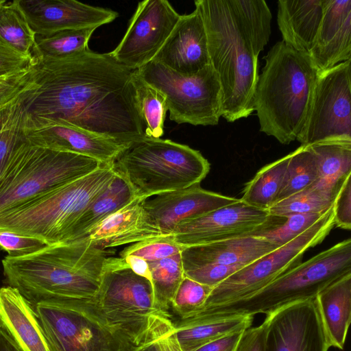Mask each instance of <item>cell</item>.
I'll list each match as a JSON object with an SVG mask.
<instances>
[{
    "mask_svg": "<svg viewBox=\"0 0 351 351\" xmlns=\"http://www.w3.org/2000/svg\"><path fill=\"white\" fill-rule=\"evenodd\" d=\"M34 60L37 86L24 100L27 112L61 119L127 145L145 136L134 71L110 52L89 49L66 57L37 56Z\"/></svg>",
    "mask_w": 351,
    "mask_h": 351,
    "instance_id": "6da1fadb",
    "label": "cell"
},
{
    "mask_svg": "<svg viewBox=\"0 0 351 351\" xmlns=\"http://www.w3.org/2000/svg\"><path fill=\"white\" fill-rule=\"evenodd\" d=\"M206 32L210 64L221 86L228 122L254 111L258 56L271 35V13L263 0H196Z\"/></svg>",
    "mask_w": 351,
    "mask_h": 351,
    "instance_id": "7a4b0ae2",
    "label": "cell"
},
{
    "mask_svg": "<svg viewBox=\"0 0 351 351\" xmlns=\"http://www.w3.org/2000/svg\"><path fill=\"white\" fill-rule=\"evenodd\" d=\"M106 250L84 238L53 245L1 261L8 286L16 289L33 307L52 299H93L110 256Z\"/></svg>",
    "mask_w": 351,
    "mask_h": 351,
    "instance_id": "3957f363",
    "label": "cell"
},
{
    "mask_svg": "<svg viewBox=\"0 0 351 351\" xmlns=\"http://www.w3.org/2000/svg\"><path fill=\"white\" fill-rule=\"evenodd\" d=\"M263 59L254 96L260 131L288 145L303 128L319 71L309 56L282 40Z\"/></svg>",
    "mask_w": 351,
    "mask_h": 351,
    "instance_id": "277c9868",
    "label": "cell"
},
{
    "mask_svg": "<svg viewBox=\"0 0 351 351\" xmlns=\"http://www.w3.org/2000/svg\"><path fill=\"white\" fill-rule=\"evenodd\" d=\"M112 165L0 214V228L32 237L47 245L68 243L73 229L91 201L113 180Z\"/></svg>",
    "mask_w": 351,
    "mask_h": 351,
    "instance_id": "5b68a950",
    "label": "cell"
},
{
    "mask_svg": "<svg viewBox=\"0 0 351 351\" xmlns=\"http://www.w3.org/2000/svg\"><path fill=\"white\" fill-rule=\"evenodd\" d=\"M112 167L143 200L200 184L210 171V163L199 151L169 139L146 136L129 145Z\"/></svg>",
    "mask_w": 351,
    "mask_h": 351,
    "instance_id": "8992f818",
    "label": "cell"
},
{
    "mask_svg": "<svg viewBox=\"0 0 351 351\" xmlns=\"http://www.w3.org/2000/svg\"><path fill=\"white\" fill-rule=\"evenodd\" d=\"M94 302L106 324L132 346L171 322L169 313L158 307L150 280L121 257L108 258Z\"/></svg>",
    "mask_w": 351,
    "mask_h": 351,
    "instance_id": "52a82bcc",
    "label": "cell"
},
{
    "mask_svg": "<svg viewBox=\"0 0 351 351\" xmlns=\"http://www.w3.org/2000/svg\"><path fill=\"white\" fill-rule=\"evenodd\" d=\"M350 273L351 239H348L300 263L254 294L232 303L203 308L197 314L266 315L289 304L315 298L326 286Z\"/></svg>",
    "mask_w": 351,
    "mask_h": 351,
    "instance_id": "ba28073f",
    "label": "cell"
},
{
    "mask_svg": "<svg viewBox=\"0 0 351 351\" xmlns=\"http://www.w3.org/2000/svg\"><path fill=\"white\" fill-rule=\"evenodd\" d=\"M102 165L77 154L34 145L24 137L0 177V214L86 176Z\"/></svg>",
    "mask_w": 351,
    "mask_h": 351,
    "instance_id": "9c48e42d",
    "label": "cell"
},
{
    "mask_svg": "<svg viewBox=\"0 0 351 351\" xmlns=\"http://www.w3.org/2000/svg\"><path fill=\"white\" fill-rule=\"evenodd\" d=\"M49 351H128L93 299H52L34 306Z\"/></svg>",
    "mask_w": 351,
    "mask_h": 351,
    "instance_id": "30bf717a",
    "label": "cell"
},
{
    "mask_svg": "<svg viewBox=\"0 0 351 351\" xmlns=\"http://www.w3.org/2000/svg\"><path fill=\"white\" fill-rule=\"evenodd\" d=\"M136 71L145 82L165 95L171 121L204 126L219 123L221 86L210 64L196 73L182 74L152 60Z\"/></svg>",
    "mask_w": 351,
    "mask_h": 351,
    "instance_id": "8fae6325",
    "label": "cell"
},
{
    "mask_svg": "<svg viewBox=\"0 0 351 351\" xmlns=\"http://www.w3.org/2000/svg\"><path fill=\"white\" fill-rule=\"evenodd\" d=\"M334 226L332 206L293 240L249 263L214 287L201 310L237 302L259 291L302 263L304 254L321 243Z\"/></svg>",
    "mask_w": 351,
    "mask_h": 351,
    "instance_id": "7c38bea8",
    "label": "cell"
},
{
    "mask_svg": "<svg viewBox=\"0 0 351 351\" xmlns=\"http://www.w3.org/2000/svg\"><path fill=\"white\" fill-rule=\"evenodd\" d=\"M296 140L311 145L351 141V60L319 73L306 121Z\"/></svg>",
    "mask_w": 351,
    "mask_h": 351,
    "instance_id": "4fadbf2b",
    "label": "cell"
},
{
    "mask_svg": "<svg viewBox=\"0 0 351 351\" xmlns=\"http://www.w3.org/2000/svg\"><path fill=\"white\" fill-rule=\"evenodd\" d=\"M180 16L166 0L138 2L125 35L110 54L130 70L139 69L153 60Z\"/></svg>",
    "mask_w": 351,
    "mask_h": 351,
    "instance_id": "5bb4252c",
    "label": "cell"
},
{
    "mask_svg": "<svg viewBox=\"0 0 351 351\" xmlns=\"http://www.w3.org/2000/svg\"><path fill=\"white\" fill-rule=\"evenodd\" d=\"M23 135L34 145L77 154L103 165H112L129 146L114 138L75 126L63 119L35 116L27 110Z\"/></svg>",
    "mask_w": 351,
    "mask_h": 351,
    "instance_id": "9a60e30c",
    "label": "cell"
},
{
    "mask_svg": "<svg viewBox=\"0 0 351 351\" xmlns=\"http://www.w3.org/2000/svg\"><path fill=\"white\" fill-rule=\"evenodd\" d=\"M269 215L267 210L238 202L179 223L171 234L182 248L248 236Z\"/></svg>",
    "mask_w": 351,
    "mask_h": 351,
    "instance_id": "2e32d148",
    "label": "cell"
},
{
    "mask_svg": "<svg viewBox=\"0 0 351 351\" xmlns=\"http://www.w3.org/2000/svg\"><path fill=\"white\" fill-rule=\"evenodd\" d=\"M266 315L267 351H328L330 348L315 298L289 304Z\"/></svg>",
    "mask_w": 351,
    "mask_h": 351,
    "instance_id": "e0dca14e",
    "label": "cell"
},
{
    "mask_svg": "<svg viewBox=\"0 0 351 351\" xmlns=\"http://www.w3.org/2000/svg\"><path fill=\"white\" fill-rule=\"evenodd\" d=\"M19 6L36 35L99 27L115 20L110 9L75 0H19Z\"/></svg>",
    "mask_w": 351,
    "mask_h": 351,
    "instance_id": "ac0fdd59",
    "label": "cell"
},
{
    "mask_svg": "<svg viewBox=\"0 0 351 351\" xmlns=\"http://www.w3.org/2000/svg\"><path fill=\"white\" fill-rule=\"evenodd\" d=\"M205 190L200 184L162 193L142 201L149 217L162 236L171 235L183 221L196 218L239 201Z\"/></svg>",
    "mask_w": 351,
    "mask_h": 351,
    "instance_id": "d6986e66",
    "label": "cell"
},
{
    "mask_svg": "<svg viewBox=\"0 0 351 351\" xmlns=\"http://www.w3.org/2000/svg\"><path fill=\"white\" fill-rule=\"evenodd\" d=\"M153 60L182 74L196 73L210 64L205 26L196 8L180 16Z\"/></svg>",
    "mask_w": 351,
    "mask_h": 351,
    "instance_id": "ffe728a7",
    "label": "cell"
},
{
    "mask_svg": "<svg viewBox=\"0 0 351 351\" xmlns=\"http://www.w3.org/2000/svg\"><path fill=\"white\" fill-rule=\"evenodd\" d=\"M309 58L319 73L351 60V0H324Z\"/></svg>",
    "mask_w": 351,
    "mask_h": 351,
    "instance_id": "44dd1931",
    "label": "cell"
},
{
    "mask_svg": "<svg viewBox=\"0 0 351 351\" xmlns=\"http://www.w3.org/2000/svg\"><path fill=\"white\" fill-rule=\"evenodd\" d=\"M278 247L264 239L245 236L185 247L180 255L184 272L208 265L245 266Z\"/></svg>",
    "mask_w": 351,
    "mask_h": 351,
    "instance_id": "7402d4cb",
    "label": "cell"
},
{
    "mask_svg": "<svg viewBox=\"0 0 351 351\" xmlns=\"http://www.w3.org/2000/svg\"><path fill=\"white\" fill-rule=\"evenodd\" d=\"M137 198L98 225L86 237L95 247H110L133 244L162 236Z\"/></svg>",
    "mask_w": 351,
    "mask_h": 351,
    "instance_id": "603a6c76",
    "label": "cell"
},
{
    "mask_svg": "<svg viewBox=\"0 0 351 351\" xmlns=\"http://www.w3.org/2000/svg\"><path fill=\"white\" fill-rule=\"evenodd\" d=\"M324 12V0H279L277 22L282 41L309 56Z\"/></svg>",
    "mask_w": 351,
    "mask_h": 351,
    "instance_id": "cb8c5ba5",
    "label": "cell"
},
{
    "mask_svg": "<svg viewBox=\"0 0 351 351\" xmlns=\"http://www.w3.org/2000/svg\"><path fill=\"white\" fill-rule=\"evenodd\" d=\"M0 324L23 351H49L33 306L10 286L0 289Z\"/></svg>",
    "mask_w": 351,
    "mask_h": 351,
    "instance_id": "d4e9b609",
    "label": "cell"
},
{
    "mask_svg": "<svg viewBox=\"0 0 351 351\" xmlns=\"http://www.w3.org/2000/svg\"><path fill=\"white\" fill-rule=\"evenodd\" d=\"M254 316L216 317L197 314L173 322L171 333L182 351H195L203 346L252 326Z\"/></svg>",
    "mask_w": 351,
    "mask_h": 351,
    "instance_id": "484cf974",
    "label": "cell"
},
{
    "mask_svg": "<svg viewBox=\"0 0 351 351\" xmlns=\"http://www.w3.org/2000/svg\"><path fill=\"white\" fill-rule=\"evenodd\" d=\"M315 300L330 347L343 350L351 321V273L321 290Z\"/></svg>",
    "mask_w": 351,
    "mask_h": 351,
    "instance_id": "4316f807",
    "label": "cell"
},
{
    "mask_svg": "<svg viewBox=\"0 0 351 351\" xmlns=\"http://www.w3.org/2000/svg\"><path fill=\"white\" fill-rule=\"evenodd\" d=\"M137 198L128 182L116 173L109 185L91 201L80 217L69 242L86 237L105 219Z\"/></svg>",
    "mask_w": 351,
    "mask_h": 351,
    "instance_id": "83f0119b",
    "label": "cell"
},
{
    "mask_svg": "<svg viewBox=\"0 0 351 351\" xmlns=\"http://www.w3.org/2000/svg\"><path fill=\"white\" fill-rule=\"evenodd\" d=\"M307 146L317 162L319 178L315 184L327 189H339L351 174V141L332 140Z\"/></svg>",
    "mask_w": 351,
    "mask_h": 351,
    "instance_id": "f1b7e54d",
    "label": "cell"
},
{
    "mask_svg": "<svg viewBox=\"0 0 351 351\" xmlns=\"http://www.w3.org/2000/svg\"><path fill=\"white\" fill-rule=\"evenodd\" d=\"M289 158L290 154L262 167L245 184L240 199L249 206L268 211L276 201Z\"/></svg>",
    "mask_w": 351,
    "mask_h": 351,
    "instance_id": "f546056e",
    "label": "cell"
},
{
    "mask_svg": "<svg viewBox=\"0 0 351 351\" xmlns=\"http://www.w3.org/2000/svg\"><path fill=\"white\" fill-rule=\"evenodd\" d=\"M324 213L269 214L265 221L248 236L264 239L281 247L308 229Z\"/></svg>",
    "mask_w": 351,
    "mask_h": 351,
    "instance_id": "4dcf8cb0",
    "label": "cell"
},
{
    "mask_svg": "<svg viewBox=\"0 0 351 351\" xmlns=\"http://www.w3.org/2000/svg\"><path fill=\"white\" fill-rule=\"evenodd\" d=\"M0 36L19 51L34 58L36 35L23 14L19 0H3L0 5Z\"/></svg>",
    "mask_w": 351,
    "mask_h": 351,
    "instance_id": "1f68e13d",
    "label": "cell"
},
{
    "mask_svg": "<svg viewBox=\"0 0 351 351\" xmlns=\"http://www.w3.org/2000/svg\"><path fill=\"white\" fill-rule=\"evenodd\" d=\"M133 82L140 115L145 125V135L160 138L164 134V122L168 110L165 95L145 82L134 71Z\"/></svg>",
    "mask_w": 351,
    "mask_h": 351,
    "instance_id": "d6a6232c",
    "label": "cell"
},
{
    "mask_svg": "<svg viewBox=\"0 0 351 351\" xmlns=\"http://www.w3.org/2000/svg\"><path fill=\"white\" fill-rule=\"evenodd\" d=\"M339 189H327L313 183L305 189L276 202L268 209V213L272 215L324 213L332 206Z\"/></svg>",
    "mask_w": 351,
    "mask_h": 351,
    "instance_id": "836d02e7",
    "label": "cell"
},
{
    "mask_svg": "<svg viewBox=\"0 0 351 351\" xmlns=\"http://www.w3.org/2000/svg\"><path fill=\"white\" fill-rule=\"evenodd\" d=\"M148 266L156 303L162 311L169 313L173 295L184 277L180 253L148 262Z\"/></svg>",
    "mask_w": 351,
    "mask_h": 351,
    "instance_id": "e575fe53",
    "label": "cell"
},
{
    "mask_svg": "<svg viewBox=\"0 0 351 351\" xmlns=\"http://www.w3.org/2000/svg\"><path fill=\"white\" fill-rule=\"evenodd\" d=\"M318 178V166L315 154L308 146H300L290 153V158L276 202L305 189L315 183Z\"/></svg>",
    "mask_w": 351,
    "mask_h": 351,
    "instance_id": "d590c367",
    "label": "cell"
},
{
    "mask_svg": "<svg viewBox=\"0 0 351 351\" xmlns=\"http://www.w3.org/2000/svg\"><path fill=\"white\" fill-rule=\"evenodd\" d=\"M97 27L69 29L47 35H36L34 58H61L89 49L88 41Z\"/></svg>",
    "mask_w": 351,
    "mask_h": 351,
    "instance_id": "8d00e7d4",
    "label": "cell"
},
{
    "mask_svg": "<svg viewBox=\"0 0 351 351\" xmlns=\"http://www.w3.org/2000/svg\"><path fill=\"white\" fill-rule=\"evenodd\" d=\"M29 92L0 111V177L14 149L24 138V100Z\"/></svg>",
    "mask_w": 351,
    "mask_h": 351,
    "instance_id": "74e56055",
    "label": "cell"
},
{
    "mask_svg": "<svg viewBox=\"0 0 351 351\" xmlns=\"http://www.w3.org/2000/svg\"><path fill=\"white\" fill-rule=\"evenodd\" d=\"M213 289L184 276L173 295L171 308L180 319L191 317L203 308Z\"/></svg>",
    "mask_w": 351,
    "mask_h": 351,
    "instance_id": "f35d334b",
    "label": "cell"
},
{
    "mask_svg": "<svg viewBox=\"0 0 351 351\" xmlns=\"http://www.w3.org/2000/svg\"><path fill=\"white\" fill-rule=\"evenodd\" d=\"M182 250V247L169 235L148 239L131 244L119 254L121 258L134 256L147 262H152L180 254Z\"/></svg>",
    "mask_w": 351,
    "mask_h": 351,
    "instance_id": "ab89813d",
    "label": "cell"
},
{
    "mask_svg": "<svg viewBox=\"0 0 351 351\" xmlns=\"http://www.w3.org/2000/svg\"><path fill=\"white\" fill-rule=\"evenodd\" d=\"M48 245L45 241L0 228V248L10 257H20L37 252Z\"/></svg>",
    "mask_w": 351,
    "mask_h": 351,
    "instance_id": "60d3db41",
    "label": "cell"
},
{
    "mask_svg": "<svg viewBox=\"0 0 351 351\" xmlns=\"http://www.w3.org/2000/svg\"><path fill=\"white\" fill-rule=\"evenodd\" d=\"M34 62L32 57L19 51L0 36V77L21 72Z\"/></svg>",
    "mask_w": 351,
    "mask_h": 351,
    "instance_id": "b9f144b4",
    "label": "cell"
},
{
    "mask_svg": "<svg viewBox=\"0 0 351 351\" xmlns=\"http://www.w3.org/2000/svg\"><path fill=\"white\" fill-rule=\"evenodd\" d=\"M243 267L241 265H208L184 271V274L193 280L214 288Z\"/></svg>",
    "mask_w": 351,
    "mask_h": 351,
    "instance_id": "7bdbcfd3",
    "label": "cell"
},
{
    "mask_svg": "<svg viewBox=\"0 0 351 351\" xmlns=\"http://www.w3.org/2000/svg\"><path fill=\"white\" fill-rule=\"evenodd\" d=\"M350 176L343 181L332 206L335 226L348 230L351 229Z\"/></svg>",
    "mask_w": 351,
    "mask_h": 351,
    "instance_id": "ee69618b",
    "label": "cell"
},
{
    "mask_svg": "<svg viewBox=\"0 0 351 351\" xmlns=\"http://www.w3.org/2000/svg\"><path fill=\"white\" fill-rule=\"evenodd\" d=\"M36 86L32 65L31 70L20 78L0 86V111L15 102L27 92L34 89Z\"/></svg>",
    "mask_w": 351,
    "mask_h": 351,
    "instance_id": "f6af8a7d",
    "label": "cell"
},
{
    "mask_svg": "<svg viewBox=\"0 0 351 351\" xmlns=\"http://www.w3.org/2000/svg\"><path fill=\"white\" fill-rule=\"evenodd\" d=\"M269 317L258 326L245 330L234 351H267V336Z\"/></svg>",
    "mask_w": 351,
    "mask_h": 351,
    "instance_id": "bcb514c9",
    "label": "cell"
},
{
    "mask_svg": "<svg viewBox=\"0 0 351 351\" xmlns=\"http://www.w3.org/2000/svg\"><path fill=\"white\" fill-rule=\"evenodd\" d=\"M243 331L237 332L203 346L195 351H234Z\"/></svg>",
    "mask_w": 351,
    "mask_h": 351,
    "instance_id": "7dc6e473",
    "label": "cell"
},
{
    "mask_svg": "<svg viewBox=\"0 0 351 351\" xmlns=\"http://www.w3.org/2000/svg\"><path fill=\"white\" fill-rule=\"evenodd\" d=\"M172 328L156 332L150 336L143 343L138 346L140 351H169L167 343V335Z\"/></svg>",
    "mask_w": 351,
    "mask_h": 351,
    "instance_id": "c3c4849f",
    "label": "cell"
},
{
    "mask_svg": "<svg viewBox=\"0 0 351 351\" xmlns=\"http://www.w3.org/2000/svg\"><path fill=\"white\" fill-rule=\"evenodd\" d=\"M122 258L134 272L149 280L150 276L147 261L134 256H128Z\"/></svg>",
    "mask_w": 351,
    "mask_h": 351,
    "instance_id": "681fc988",
    "label": "cell"
},
{
    "mask_svg": "<svg viewBox=\"0 0 351 351\" xmlns=\"http://www.w3.org/2000/svg\"><path fill=\"white\" fill-rule=\"evenodd\" d=\"M0 351H23L1 324Z\"/></svg>",
    "mask_w": 351,
    "mask_h": 351,
    "instance_id": "f907efd6",
    "label": "cell"
},
{
    "mask_svg": "<svg viewBox=\"0 0 351 351\" xmlns=\"http://www.w3.org/2000/svg\"><path fill=\"white\" fill-rule=\"evenodd\" d=\"M32 67V66L19 73L0 77V86L8 84L20 78L21 77L26 74L27 72H29L31 70Z\"/></svg>",
    "mask_w": 351,
    "mask_h": 351,
    "instance_id": "816d5d0a",
    "label": "cell"
},
{
    "mask_svg": "<svg viewBox=\"0 0 351 351\" xmlns=\"http://www.w3.org/2000/svg\"><path fill=\"white\" fill-rule=\"evenodd\" d=\"M167 340L169 351H182L171 331L167 335Z\"/></svg>",
    "mask_w": 351,
    "mask_h": 351,
    "instance_id": "f5cc1de1",
    "label": "cell"
},
{
    "mask_svg": "<svg viewBox=\"0 0 351 351\" xmlns=\"http://www.w3.org/2000/svg\"><path fill=\"white\" fill-rule=\"evenodd\" d=\"M128 351H140L138 346H131Z\"/></svg>",
    "mask_w": 351,
    "mask_h": 351,
    "instance_id": "db71d44e",
    "label": "cell"
},
{
    "mask_svg": "<svg viewBox=\"0 0 351 351\" xmlns=\"http://www.w3.org/2000/svg\"><path fill=\"white\" fill-rule=\"evenodd\" d=\"M3 0H0V5H1V3H3Z\"/></svg>",
    "mask_w": 351,
    "mask_h": 351,
    "instance_id": "11a10c76",
    "label": "cell"
}]
</instances>
